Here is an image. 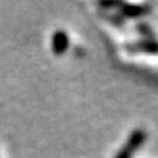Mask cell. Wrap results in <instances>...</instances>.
<instances>
[{"instance_id":"cell-1","label":"cell","mask_w":158,"mask_h":158,"mask_svg":"<svg viewBox=\"0 0 158 158\" xmlns=\"http://www.w3.org/2000/svg\"><path fill=\"white\" fill-rule=\"evenodd\" d=\"M146 140V133L142 129H136L131 133V136L128 137V140L115 158H132L133 154L140 149V146L144 144Z\"/></svg>"},{"instance_id":"cell-2","label":"cell","mask_w":158,"mask_h":158,"mask_svg":"<svg viewBox=\"0 0 158 158\" xmlns=\"http://www.w3.org/2000/svg\"><path fill=\"white\" fill-rule=\"evenodd\" d=\"M69 36L65 31H56L54 34L52 36V50L54 54H57V56H62V54H65L66 50L69 49Z\"/></svg>"},{"instance_id":"cell-3","label":"cell","mask_w":158,"mask_h":158,"mask_svg":"<svg viewBox=\"0 0 158 158\" xmlns=\"http://www.w3.org/2000/svg\"><path fill=\"white\" fill-rule=\"evenodd\" d=\"M123 7V12L129 17H136L140 15L145 13L146 9H149L148 7H140V6H132V4H120Z\"/></svg>"},{"instance_id":"cell-4","label":"cell","mask_w":158,"mask_h":158,"mask_svg":"<svg viewBox=\"0 0 158 158\" xmlns=\"http://www.w3.org/2000/svg\"><path fill=\"white\" fill-rule=\"evenodd\" d=\"M138 49L144 52H150V53H156L158 52V42H153V41H144L138 45Z\"/></svg>"}]
</instances>
